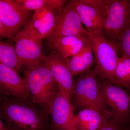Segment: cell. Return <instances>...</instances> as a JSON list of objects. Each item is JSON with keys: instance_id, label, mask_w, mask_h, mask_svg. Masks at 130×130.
I'll use <instances>...</instances> for the list:
<instances>
[{"instance_id": "cell-12", "label": "cell", "mask_w": 130, "mask_h": 130, "mask_svg": "<svg viewBox=\"0 0 130 130\" xmlns=\"http://www.w3.org/2000/svg\"><path fill=\"white\" fill-rule=\"evenodd\" d=\"M79 18L89 34L102 32L103 19L98 0H71Z\"/></svg>"}, {"instance_id": "cell-24", "label": "cell", "mask_w": 130, "mask_h": 130, "mask_svg": "<svg viewBox=\"0 0 130 130\" xmlns=\"http://www.w3.org/2000/svg\"><path fill=\"white\" fill-rule=\"evenodd\" d=\"M100 130H122L121 125L114 121H110Z\"/></svg>"}, {"instance_id": "cell-1", "label": "cell", "mask_w": 130, "mask_h": 130, "mask_svg": "<svg viewBox=\"0 0 130 130\" xmlns=\"http://www.w3.org/2000/svg\"><path fill=\"white\" fill-rule=\"evenodd\" d=\"M31 101L50 115L59 85L50 71L43 64L24 71Z\"/></svg>"}, {"instance_id": "cell-4", "label": "cell", "mask_w": 130, "mask_h": 130, "mask_svg": "<svg viewBox=\"0 0 130 130\" xmlns=\"http://www.w3.org/2000/svg\"><path fill=\"white\" fill-rule=\"evenodd\" d=\"M95 66L93 70L100 79L110 81L118 63L119 43L111 41L100 31L89 34Z\"/></svg>"}, {"instance_id": "cell-21", "label": "cell", "mask_w": 130, "mask_h": 130, "mask_svg": "<svg viewBox=\"0 0 130 130\" xmlns=\"http://www.w3.org/2000/svg\"><path fill=\"white\" fill-rule=\"evenodd\" d=\"M119 43L122 55L130 58V25L122 35Z\"/></svg>"}, {"instance_id": "cell-23", "label": "cell", "mask_w": 130, "mask_h": 130, "mask_svg": "<svg viewBox=\"0 0 130 130\" xmlns=\"http://www.w3.org/2000/svg\"><path fill=\"white\" fill-rule=\"evenodd\" d=\"M5 38H14V37L10 31L0 21V40L2 41Z\"/></svg>"}, {"instance_id": "cell-2", "label": "cell", "mask_w": 130, "mask_h": 130, "mask_svg": "<svg viewBox=\"0 0 130 130\" xmlns=\"http://www.w3.org/2000/svg\"><path fill=\"white\" fill-rule=\"evenodd\" d=\"M103 19L102 35L119 42L130 25V0H98Z\"/></svg>"}, {"instance_id": "cell-9", "label": "cell", "mask_w": 130, "mask_h": 130, "mask_svg": "<svg viewBox=\"0 0 130 130\" xmlns=\"http://www.w3.org/2000/svg\"><path fill=\"white\" fill-rule=\"evenodd\" d=\"M82 34L89 32L83 26L79 15L71 1H67L56 18L55 26L48 40Z\"/></svg>"}, {"instance_id": "cell-16", "label": "cell", "mask_w": 130, "mask_h": 130, "mask_svg": "<svg viewBox=\"0 0 130 130\" xmlns=\"http://www.w3.org/2000/svg\"><path fill=\"white\" fill-rule=\"evenodd\" d=\"M109 121L96 110L85 109L75 115L73 124L77 130H100Z\"/></svg>"}, {"instance_id": "cell-8", "label": "cell", "mask_w": 130, "mask_h": 130, "mask_svg": "<svg viewBox=\"0 0 130 130\" xmlns=\"http://www.w3.org/2000/svg\"><path fill=\"white\" fill-rule=\"evenodd\" d=\"M71 98L59 86L51 113L53 130H77L73 124L75 115Z\"/></svg>"}, {"instance_id": "cell-6", "label": "cell", "mask_w": 130, "mask_h": 130, "mask_svg": "<svg viewBox=\"0 0 130 130\" xmlns=\"http://www.w3.org/2000/svg\"><path fill=\"white\" fill-rule=\"evenodd\" d=\"M21 102L7 104L4 115L9 130H48L50 126L41 111Z\"/></svg>"}, {"instance_id": "cell-20", "label": "cell", "mask_w": 130, "mask_h": 130, "mask_svg": "<svg viewBox=\"0 0 130 130\" xmlns=\"http://www.w3.org/2000/svg\"><path fill=\"white\" fill-rule=\"evenodd\" d=\"M24 9L28 11H35L42 8L46 5V0H16Z\"/></svg>"}, {"instance_id": "cell-22", "label": "cell", "mask_w": 130, "mask_h": 130, "mask_svg": "<svg viewBox=\"0 0 130 130\" xmlns=\"http://www.w3.org/2000/svg\"><path fill=\"white\" fill-rule=\"evenodd\" d=\"M46 5L58 13H59L65 3L66 0H46Z\"/></svg>"}, {"instance_id": "cell-18", "label": "cell", "mask_w": 130, "mask_h": 130, "mask_svg": "<svg viewBox=\"0 0 130 130\" xmlns=\"http://www.w3.org/2000/svg\"><path fill=\"white\" fill-rule=\"evenodd\" d=\"M109 81L115 85L130 90V58L123 55L119 57L117 66Z\"/></svg>"}, {"instance_id": "cell-25", "label": "cell", "mask_w": 130, "mask_h": 130, "mask_svg": "<svg viewBox=\"0 0 130 130\" xmlns=\"http://www.w3.org/2000/svg\"><path fill=\"white\" fill-rule=\"evenodd\" d=\"M0 130H9L7 126L3 122L0 118Z\"/></svg>"}, {"instance_id": "cell-5", "label": "cell", "mask_w": 130, "mask_h": 130, "mask_svg": "<svg viewBox=\"0 0 130 130\" xmlns=\"http://www.w3.org/2000/svg\"><path fill=\"white\" fill-rule=\"evenodd\" d=\"M14 48L21 66L25 70L30 69L40 64L43 53L42 38L29 19L20 31L14 38Z\"/></svg>"}, {"instance_id": "cell-3", "label": "cell", "mask_w": 130, "mask_h": 130, "mask_svg": "<svg viewBox=\"0 0 130 130\" xmlns=\"http://www.w3.org/2000/svg\"><path fill=\"white\" fill-rule=\"evenodd\" d=\"M72 96L73 106L81 110L91 109L97 111L106 118L113 116L106 108L101 98L97 77L93 69L76 77Z\"/></svg>"}, {"instance_id": "cell-10", "label": "cell", "mask_w": 130, "mask_h": 130, "mask_svg": "<svg viewBox=\"0 0 130 130\" xmlns=\"http://www.w3.org/2000/svg\"><path fill=\"white\" fill-rule=\"evenodd\" d=\"M69 59L53 51L48 56L44 55L41 62L50 71L59 86L71 98L74 93V85L68 66Z\"/></svg>"}, {"instance_id": "cell-13", "label": "cell", "mask_w": 130, "mask_h": 130, "mask_svg": "<svg viewBox=\"0 0 130 130\" xmlns=\"http://www.w3.org/2000/svg\"><path fill=\"white\" fill-rule=\"evenodd\" d=\"M0 91L5 94L26 99L30 96L24 78L13 69L0 63Z\"/></svg>"}, {"instance_id": "cell-11", "label": "cell", "mask_w": 130, "mask_h": 130, "mask_svg": "<svg viewBox=\"0 0 130 130\" xmlns=\"http://www.w3.org/2000/svg\"><path fill=\"white\" fill-rule=\"evenodd\" d=\"M31 11L24 9L15 1L0 0V21L14 38L30 18Z\"/></svg>"}, {"instance_id": "cell-19", "label": "cell", "mask_w": 130, "mask_h": 130, "mask_svg": "<svg viewBox=\"0 0 130 130\" xmlns=\"http://www.w3.org/2000/svg\"><path fill=\"white\" fill-rule=\"evenodd\" d=\"M0 63L18 73L22 67L14 47L9 42L0 41Z\"/></svg>"}, {"instance_id": "cell-15", "label": "cell", "mask_w": 130, "mask_h": 130, "mask_svg": "<svg viewBox=\"0 0 130 130\" xmlns=\"http://www.w3.org/2000/svg\"><path fill=\"white\" fill-rule=\"evenodd\" d=\"M58 13L47 5L35 11L31 18L32 25L43 39L48 38L53 32Z\"/></svg>"}, {"instance_id": "cell-17", "label": "cell", "mask_w": 130, "mask_h": 130, "mask_svg": "<svg viewBox=\"0 0 130 130\" xmlns=\"http://www.w3.org/2000/svg\"><path fill=\"white\" fill-rule=\"evenodd\" d=\"M94 63V57L90 43L78 53L69 59L68 62L73 77L91 70Z\"/></svg>"}, {"instance_id": "cell-14", "label": "cell", "mask_w": 130, "mask_h": 130, "mask_svg": "<svg viewBox=\"0 0 130 130\" xmlns=\"http://www.w3.org/2000/svg\"><path fill=\"white\" fill-rule=\"evenodd\" d=\"M48 42L51 52L68 58L78 53L90 43L89 33L58 38L48 40Z\"/></svg>"}, {"instance_id": "cell-26", "label": "cell", "mask_w": 130, "mask_h": 130, "mask_svg": "<svg viewBox=\"0 0 130 130\" xmlns=\"http://www.w3.org/2000/svg\"></svg>"}, {"instance_id": "cell-7", "label": "cell", "mask_w": 130, "mask_h": 130, "mask_svg": "<svg viewBox=\"0 0 130 130\" xmlns=\"http://www.w3.org/2000/svg\"><path fill=\"white\" fill-rule=\"evenodd\" d=\"M100 95L104 106L113 116V121L121 125L130 115V96L123 88L107 79L98 77Z\"/></svg>"}]
</instances>
